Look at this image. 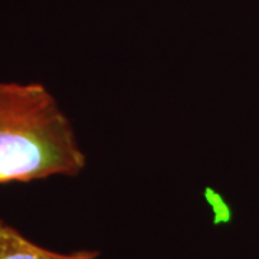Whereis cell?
I'll return each mask as SVG.
<instances>
[{
	"label": "cell",
	"instance_id": "6da1fadb",
	"mask_svg": "<svg viewBox=\"0 0 259 259\" xmlns=\"http://www.w3.org/2000/svg\"><path fill=\"white\" fill-rule=\"evenodd\" d=\"M87 156L72 121L39 82H0V185L75 177Z\"/></svg>",
	"mask_w": 259,
	"mask_h": 259
},
{
	"label": "cell",
	"instance_id": "7a4b0ae2",
	"mask_svg": "<svg viewBox=\"0 0 259 259\" xmlns=\"http://www.w3.org/2000/svg\"><path fill=\"white\" fill-rule=\"evenodd\" d=\"M98 256L100 250L94 249L56 252L44 248L0 219V259H98Z\"/></svg>",
	"mask_w": 259,
	"mask_h": 259
}]
</instances>
